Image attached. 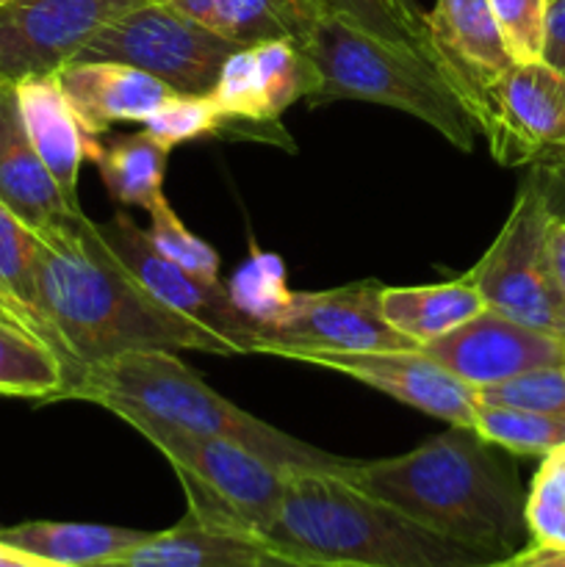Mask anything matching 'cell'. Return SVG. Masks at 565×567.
Wrapping results in <instances>:
<instances>
[{"label":"cell","mask_w":565,"mask_h":567,"mask_svg":"<svg viewBox=\"0 0 565 567\" xmlns=\"http://www.w3.org/2000/svg\"><path fill=\"white\" fill-rule=\"evenodd\" d=\"M230 299L244 316L264 324L277 319L286 310L291 291H286V275H282L280 260L271 255H255L230 282Z\"/></svg>","instance_id":"1f68e13d"},{"label":"cell","mask_w":565,"mask_h":567,"mask_svg":"<svg viewBox=\"0 0 565 567\" xmlns=\"http://www.w3.org/2000/svg\"><path fill=\"white\" fill-rule=\"evenodd\" d=\"M316 83L319 75L302 42L269 39L233 50L208 97L225 116V127L233 122L253 127L277 125L294 103L316 92Z\"/></svg>","instance_id":"4fadbf2b"},{"label":"cell","mask_w":565,"mask_h":567,"mask_svg":"<svg viewBox=\"0 0 565 567\" xmlns=\"http://www.w3.org/2000/svg\"><path fill=\"white\" fill-rule=\"evenodd\" d=\"M299 42L319 75L310 105L336 100L388 105L430 125L463 153L474 147L480 131L430 55L388 42L336 11H325Z\"/></svg>","instance_id":"5b68a950"},{"label":"cell","mask_w":565,"mask_h":567,"mask_svg":"<svg viewBox=\"0 0 565 567\" xmlns=\"http://www.w3.org/2000/svg\"><path fill=\"white\" fill-rule=\"evenodd\" d=\"M297 360L363 382L419 413L474 430L480 396L471 385L449 374L421 347L382 352H310Z\"/></svg>","instance_id":"2e32d148"},{"label":"cell","mask_w":565,"mask_h":567,"mask_svg":"<svg viewBox=\"0 0 565 567\" xmlns=\"http://www.w3.org/2000/svg\"><path fill=\"white\" fill-rule=\"evenodd\" d=\"M0 567H64V565L48 563V559L33 557V554L20 551V548H14V546H9V543L0 540Z\"/></svg>","instance_id":"f35d334b"},{"label":"cell","mask_w":565,"mask_h":567,"mask_svg":"<svg viewBox=\"0 0 565 567\" xmlns=\"http://www.w3.org/2000/svg\"><path fill=\"white\" fill-rule=\"evenodd\" d=\"M33 316L39 338L64 369V391L55 402L89 369L127 352L238 354L225 338L144 291L83 210L39 233Z\"/></svg>","instance_id":"6da1fadb"},{"label":"cell","mask_w":565,"mask_h":567,"mask_svg":"<svg viewBox=\"0 0 565 567\" xmlns=\"http://www.w3.org/2000/svg\"><path fill=\"white\" fill-rule=\"evenodd\" d=\"M97 567H319L280 551L247 532L199 524L186 513L177 526L147 532L144 540Z\"/></svg>","instance_id":"e0dca14e"},{"label":"cell","mask_w":565,"mask_h":567,"mask_svg":"<svg viewBox=\"0 0 565 567\" xmlns=\"http://www.w3.org/2000/svg\"><path fill=\"white\" fill-rule=\"evenodd\" d=\"M236 48L269 39H302L327 0H166Z\"/></svg>","instance_id":"44dd1931"},{"label":"cell","mask_w":565,"mask_h":567,"mask_svg":"<svg viewBox=\"0 0 565 567\" xmlns=\"http://www.w3.org/2000/svg\"><path fill=\"white\" fill-rule=\"evenodd\" d=\"M14 86L33 150L48 166L53 181L59 183L64 197L72 205H81L78 177H81L83 161H94L100 142L81 125L55 75L22 78V81H14Z\"/></svg>","instance_id":"ffe728a7"},{"label":"cell","mask_w":565,"mask_h":567,"mask_svg":"<svg viewBox=\"0 0 565 567\" xmlns=\"http://www.w3.org/2000/svg\"><path fill=\"white\" fill-rule=\"evenodd\" d=\"M0 316H3V310H0ZM3 319H6V316H3ZM11 321V319H9Z\"/></svg>","instance_id":"60d3db41"},{"label":"cell","mask_w":565,"mask_h":567,"mask_svg":"<svg viewBox=\"0 0 565 567\" xmlns=\"http://www.w3.org/2000/svg\"><path fill=\"white\" fill-rule=\"evenodd\" d=\"M166 158L170 150L147 131H138L100 144L94 164L111 199L127 208L153 210L164 199Z\"/></svg>","instance_id":"cb8c5ba5"},{"label":"cell","mask_w":565,"mask_h":567,"mask_svg":"<svg viewBox=\"0 0 565 567\" xmlns=\"http://www.w3.org/2000/svg\"><path fill=\"white\" fill-rule=\"evenodd\" d=\"M548 66L565 75V0H548L546 39H543V59Z\"/></svg>","instance_id":"d590c367"},{"label":"cell","mask_w":565,"mask_h":567,"mask_svg":"<svg viewBox=\"0 0 565 567\" xmlns=\"http://www.w3.org/2000/svg\"><path fill=\"white\" fill-rule=\"evenodd\" d=\"M546 260L548 275H552V286L565 308V221L557 219L554 214L548 216L546 225Z\"/></svg>","instance_id":"8d00e7d4"},{"label":"cell","mask_w":565,"mask_h":567,"mask_svg":"<svg viewBox=\"0 0 565 567\" xmlns=\"http://www.w3.org/2000/svg\"><path fill=\"white\" fill-rule=\"evenodd\" d=\"M120 421L164 454L181 480L192 518L264 537L280 507L291 476L288 471H280L225 437L192 435L138 413L120 415Z\"/></svg>","instance_id":"8992f818"},{"label":"cell","mask_w":565,"mask_h":567,"mask_svg":"<svg viewBox=\"0 0 565 567\" xmlns=\"http://www.w3.org/2000/svg\"><path fill=\"white\" fill-rule=\"evenodd\" d=\"M487 567H499V565H487Z\"/></svg>","instance_id":"b9f144b4"},{"label":"cell","mask_w":565,"mask_h":567,"mask_svg":"<svg viewBox=\"0 0 565 567\" xmlns=\"http://www.w3.org/2000/svg\"><path fill=\"white\" fill-rule=\"evenodd\" d=\"M526 529L532 546L565 548V443L543 454L526 493Z\"/></svg>","instance_id":"f1b7e54d"},{"label":"cell","mask_w":565,"mask_h":567,"mask_svg":"<svg viewBox=\"0 0 565 567\" xmlns=\"http://www.w3.org/2000/svg\"><path fill=\"white\" fill-rule=\"evenodd\" d=\"M92 402L114 413L150 415L203 437H225L280 471L343 476L349 460L297 441L205 385L175 352H127L89 369L61 402Z\"/></svg>","instance_id":"277c9868"},{"label":"cell","mask_w":565,"mask_h":567,"mask_svg":"<svg viewBox=\"0 0 565 567\" xmlns=\"http://www.w3.org/2000/svg\"><path fill=\"white\" fill-rule=\"evenodd\" d=\"M147 532L105 524H66V520H28L3 526L0 540L20 551L64 567H97L125 548L144 540Z\"/></svg>","instance_id":"603a6c76"},{"label":"cell","mask_w":565,"mask_h":567,"mask_svg":"<svg viewBox=\"0 0 565 567\" xmlns=\"http://www.w3.org/2000/svg\"><path fill=\"white\" fill-rule=\"evenodd\" d=\"M142 131H147L166 150H175L177 144L192 142V138L225 133V116L219 114L208 94L175 92L142 122Z\"/></svg>","instance_id":"f546056e"},{"label":"cell","mask_w":565,"mask_h":567,"mask_svg":"<svg viewBox=\"0 0 565 567\" xmlns=\"http://www.w3.org/2000/svg\"><path fill=\"white\" fill-rule=\"evenodd\" d=\"M548 216L552 210L541 186L530 175L499 236L465 280L480 291L491 310L548 336L565 338V308L552 286L546 260Z\"/></svg>","instance_id":"52a82bcc"},{"label":"cell","mask_w":565,"mask_h":567,"mask_svg":"<svg viewBox=\"0 0 565 567\" xmlns=\"http://www.w3.org/2000/svg\"><path fill=\"white\" fill-rule=\"evenodd\" d=\"M474 430L487 443L515 457H543L565 443V415L480 404Z\"/></svg>","instance_id":"4316f807"},{"label":"cell","mask_w":565,"mask_h":567,"mask_svg":"<svg viewBox=\"0 0 565 567\" xmlns=\"http://www.w3.org/2000/svg\"><path fill=\"white\" fill-rule=\"evenodd\" d=\"M421 349L474 391L537 369L565 365V338L521 324L491 308Z\"/></svg>","instance_id":"5bb4252c"},{"label":"cell","mask_w":565,"mask_h":567,"mask_svg":"<svg viewBox=\"0 0 565 567\" xmlns=\"http://www.w3.org/2000/svg\"><path fill=\"white\" fill-rule=\"evenodd\" d=\"M142 3L147 0H9L0 6V75H55Z\"/></svg>","instance_id":"30bf717a"},{"label":"cell","mask_w":565,"mask_h":567,"mask_svg":"<svg viewBox=\"0 0 565 567\" xmlns=\"http://www.w3.org/2000/svg\"><path fill=\"white\" fill-rule=\"evenodd\" d=\"M78 120L92 136L109 131L116 122L142 125L172 89L150 72L120 61H72L55 72Z\"/></svg>","instance_id":"d6986e66"},{"label":"cell","mask_w":565,"mask_h":567,"mask_svg":"<svg viewBox=\"0 0 565 567\" xmlns=\"http://www.w3.org/2000/svg\"><path fill=\"white\" fill-rule=\"evenodd\" d=\"M97 230L111 247V252L142 282L144 291L153 293L164 308L175 310L183 319H192L194 324L225 338L238 354L255 352L258 324L236 308L230 291L222 282H208L186 271L183 266L166 260L150 244L147 230H142L136 219L127 216L125 210L114 214L109 221H97Z\"/></svg>","instance_id":"8fae6325"},{"label":"cell","mask_w":565,"mask_h":567,"mask_svg":"<svg viewBox=\"0 0 565 567\" xmlns=\"http://www.w3.org/2000/svg\"><path fill=\"white\" fill-rule=\"evenodd\" d=\"M515 64L543 59L548 0H487Z\"/></svg>","instance_id":"836d02e7"},{"label":"cell","mask_w":565,"mask_h":567,"mask_svg":"<svg viewBox=\"0 0 565 567\" xmlns=\"http://www.w3.org/2000/svg\"><path fill=\"white\" fill-rule=\"evenodd\" d=\"M502 449L452 426L399 457L352 463L341 480L424 529L504 563L530 546L526 493Z\"/></svg>","instance_id":"7a4b0ae2"},{"label":"cell","mask_w":565,"mask_h":567,"mask_svg":"<svg viewBox=\"0 0 565 567\" xmlns=\"http://www.w3.org/2000/svg\"><path fill=\"white\" fill-rule=\"evenodd\" d=\"M499 567H565V548H543L530 543L518 554L499 563Z\"/></svg>","instance_id":"74e56055"},{"label":"cell","mask_w":565,"mask_h":567,"mask_svg":"<svg viewBox=\"0 0 565 567\" xmlns=\"http://www.w3.org/2000/svg\"><path fill=\"white\" fill-rule=\"evenodd\" d=\"M327 11L349 17L366 31L404 44L419 53L430 55V37H427V14L415 0H327ZM435 64V61H432Z\"/></svg>","instance_id":"83f0119b"},{"label":"cell","mask_w":565,"mask_h":567,"mask_svg":"<svg viewBox=\"0 0 565 567\" xmlns=\"http://www.w3.org/2000/svg\"><path fill=\"white\" fill-rule=\"evenodd\" d=\"M3 3H9V0H0V6H3Z\"/></svg>","instance_id":"ab89813d"},{"label":"cell","mask_w":565,"mask_h":567,"mask_svg":"<svg viewBox=\"0 0 565 567\" xmlns=\"http://www.w3.org/2000/svg\"><path fill=\"white\" fill-rule=\"evenodd\" d=\"M264 540L319 567H487L485 554L424 529L332 474L288 476Z\"/></svg>","instance_id":"3957f363"},{"label":"cell","mask_w":565,"mask_h":567,"mask_svg":"<svg viewBox=\"0 0 565 567\" xmlns=\"http://www.w3.org/2000/svg\"><path fill=\"white\" fill-rule=\"evenodd\" d=\"M532 177L541 186L548 210L565 221V153L537 161Z\"/></svg>","instance_id":"e575fe53"},{"label":"cell","mask_w":565,"mask_h":567,"mask_svg":"<svg viewBox=\"0 0 565 567\" xmlns=\"http://www.w3.org/2000/svg\"><path fill=\"white\" fill-rule=\"evenodd\" d=\"M61 391V360L31 330L0 316V396L55 402Z\"/></svg>","instance_id":"d4e9b609"},{"label":"cell","mask_w":565,"mask_h":567,"mask_svg":"<svg viewBox=\"0 0 565 567\" xmlns=\"http://www.w3.org/2000/svg\"><path fill=\"white\" fill-rule=\"evenodd\" d=\"M482 136L504 166L565 153V75L546 61L515 64L493 86Z\"/></svg>","instance_id":"7c38bea8"},{"label":"cell","mask_w":565,"mask_h":567,"mask_svg":"<svg viewBox=\"0 0 565 567\" xmlns=\"http://www.w3.org/2000/svg\"><path fill=\"white\" fill-rule=\"evenodd\" d=\"M0 203L33 233H48L81 205H72L33 150L14 81L0 75Z\"/></svg>","instance_id":"ac0fdd59"},{"label":"cell","mask_w":565,"mask_h":567,"mask_svg":"<svg viewBox=\"0 0 565 567\" xmlns=\"http://www.w3.org/2000/svg\"><path fill=\"white\" fill-rule=\"evenodd\" d=\"M233 50L166 0H147L103 28L75 61H120L177 94H208Z\"/></svg>","instance_id":"ba28073f"},{"label":"cell","mask_w":565,"mask_h":567,"mask_svg":"<svg viewBox=\"0 0 565 567\" xmlns=\"http://www.w3.org/2000/svg\"><path fill=\"white\" fill-rule=\"evenodd\" d=\"M432 61L482 127L491 92L515 66L487 0H435L427 14Z\"/></svg>","instance_id":"9a60e30c"},{"label":"cell","mask_w":565,"mask_h":567,"mask_svg":"<svg viewBox=\"0 0 565 567\" xmlns=\"http://www.w3.org/2000/svg\"><path fill=\"white\" fill-rule=\"evenodd\" d=\"M153 216V225H150L147 236L150 244L164 255L172 264L183 266L192 275L203 277L208 282H219V255L214 247L203 241V238L194 236L177 214L172 210V205L166 203V197L155 205L153 210H147Z\"/></svg>","instance_id":"4dcf8cb0"},{"label":"cell","mask_w":565,"mask_h":567,"mask_svg":"<svg viewBox=\"0 0 565 567\" xmlns=\"http://www.w3.org/2000/svg\"><path fill=\"white\" fill-rule=\"evenodd\" d=\"M37 252V233L0 203V310H3L6 319L17 321V324L25 327L39 338L37 316H33Z\"/></svg>","instance_id":"484cf974"},{"label":"cell","mask_w":565,"mask_h":567,"mask_svg":"<svg viewBox=\"0 0 565 567\" xmlns=\"http://www.w3.org/2000/svg\"><path fill=\"white\" fill-rule=\"evenodd\" d=\"M476 396H480V404L565 415V365L537 369L530 371V374L515 377V380L499 382V385L480 388Z\"/></svg>","instance_id":"d6a6232c"},{"label":"cell","mask_w":565,"mask_h":567,"mask_svg":"<svg viewBox=\"0 0 565 567\" xmlns=\"http://www.w3.org/2000/svg\"><path fill=\"white\" fill-rule=\"evenodd\" d=\"M485 308V299L465 277L435 286L380 288L382 319L415 347L446 336Z\"/></svg>","instance_id":"7402d4cb"},{"label":"cell","mask_w":565,"mask_h":567,"mask_svg":"<svg viewBox=\"0 0 565 567\" xmlns=\"http://www.w3.org/2000/svg\"><path fill=\"white\" fill-rule=\"evenodd\" d=\"M380 310V286L355 282L332 291L291 293L277 319L255 330V354L297 360L310 352H382L413 349Z\"/></svg>","instance_id":"9c48e42d"}]
</instances>
